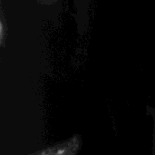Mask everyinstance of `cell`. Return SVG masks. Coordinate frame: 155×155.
Masks as SVG:
<instances>
[{"label": "cell", "mask_w": 155, "mask_h": 155, "mask_svg": "<svg viewBox=\"0 0 155 155\" xmlns=\"http://www.w3.org/2000/svg\"><path fill=\"white\" fill-rule=\"evenodd\" d=\"M82 145V135L75 134L66 140L55 143L37 152L26 155H78Z\"/></svg>", "instance_id": "1"}, {"label": "cell", "mask_w": 155, "mask_h": 155, "mask_svg": "<svg viewBox=\"0 0 155 155\" xmlns=\"http://www.w3.org/2000/svg\"><path fill=\"white\" fill-rule=\"evenodd\" d=\"M145 114L146 115L150 118L151 122H152V155H155V104H153V105L148 104L145 107Z\"/></svg>", "instance_id": "2"}]
</instances>
